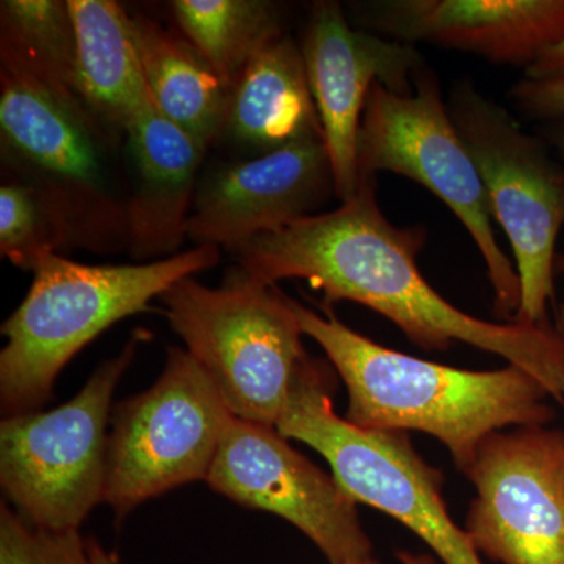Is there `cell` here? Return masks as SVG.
<instances>
[{
  "label": "cell",
  "instance_id": "6da1fadb",
  "mask_svg": "<svg viewBox=\"0 0 564 564\" xmlns=\"http://www.w3.org/2000/svg\"><path fill=\"white\" fill-rule=\"evenodd\" d=\"M375 180L332 212L263 232L236 251L239 269L262 284L306 280L326 302L348 300L383 315L426 351L454 343L492 352L525 370L564 404V340L549 323H494L463 313L422 276L425 229L399 228L377 203Z\"/></svg>",
  "mask_w": 564,
  "mask_h": 564
},
{
  "label": "cell",
  "instance_id": "7a4b0ae2",
  "mask_svg": "<svg viewBox=\"0 0 564 564\" xmlns=\"http://www.w3.org/2000/svg\"><path fill=\"white\" fill-rule=\"evenodd\" d=\"M304 336L321 345L348 392L347 421L381 432H422L448 448L466 474L486 437L507 426H545L551 393L525 370L455 369L423 361L352 332L326 310L293 300Z\"/></svg>",
  "mask_w": 564,
  "mask_h": 564
},
{
  "label": "cell",
  "instance_id": "3957f363",
  "mask_svg": "<svg viewBox=\"0 0 564 564\" xmlns=\"http://www.w3.org/2000/svg\"><path fill=\"white\" fill-rule=\"evenodd\" d=\"M218 261L220 248L209 245L139 265H87L47 256L33 270L28 295L2 326L3 417L39 411L77 352L115 323L147 311L176 282Z\"/></svg>",
  "mask_w": 564,
  "mask_h": 564
},
{
  "label": "cell",
  "instance_id": "277c9868",
  "mask_svg": "<svg viewBox=\"0 0 564 564\" xmlns=\"http://www.w3.org/2000/svg\"><path fill=\"white\" fill-rule=\"evenodd\" d=\"M328 364L304 358L276 429L310 445L356 503L369 505L408 527L443 564H485L443 497L444 478L415 452L404 432L352 425L334 411Z\"/></svg>",
  "mask_w": 564,
  "mask_h": 564
},
{
  "label": "cell",
  "instance_id": "5b68a950",
  "mask_svg": "<svg viewBox=\"0 0 564 564\" xmlns=\"http://www.w3.org/2000/svg\"><path fill=\"white\" fill-rule=\"evenodd\" d=\"M185 344L231 413L276 426L307 352L293 300L234 270L220 288L184 278L161 296Z\"/></svg>",
  "mask_w": 564,
  "mask_h": 564
},
{
  "label": "cell",
  "instance_id": "8992f818",
  "mask_svg": "<svg viewBox=\"0 0 564 564\" xmlns=\"http://www.w3.org/2000/svg\"><path fill=\"white\" fill-rule=\"evenodd\" d=\"M137 347L139 340L132 339L106 359L69 402L2 419L3 500L29 524L52 532L80 530L102 503L113 395Z\"/></svg>",
  "mask_w": 564,
  "mask_h": 564
},
{
  "label": "cell",
  "instance_id": "52a82bcc",
  "mask_svg": "<svg viewBox=\"0 0 564 564\" xmlns=\"http://www.w3.org/2000/svg\"><path fill=\"white\" fill-rule=\"evenodd\" d=\"M356 163L361 180L377 177L378 172L400 174L447 204L484 256L496 314L514 322L521 282L497 242L484 182L432 70L423 68L415 74L410 95H397L381 82L373 85L364 107Z\"/></svg>",
  "mask_w": 564,
  "mask_h": 564
},
{
  "label": "cell",
  "instance_id": "ba28073f",
  "mask_svg": "<svg viewBox=\"0 0 564 564\" xmlns=\"http://www.w3.org/2000/svg\"><path fill=\"white\" fill-rule=\"evenodd\" d=\"M232 417L202 364L170 347L158 381L111 410L102 503L122 521L148 500L206 481Z\"/></svg>",
  "mask_w": 564,
  "mask_h": 564
},
{
  "label": "cell",
  "instance_id": "9c48e42d",
  "mask_svg": "<svg viewBox=\"0 0 564 564\" xmlns=\"http://www.w3.org/2000/svg\"><path fill=\"white\" fill-rule=\"evenodd\" d=\"M447 110L484 182L491 215L513 248L521 282L514 322L544 325L564 225V165L470 84L456 85Z\"/></svg>",
  "mask_w": 564,
  "mask_h": 564
},
{
  "label": "cell",
  "instance_id": "30bf717a",
  "mask_svg": "<svg viewBox=\"0 0 564 564\" xmlns=\"http://www.w3.org/2000/svg\"><path fill=\"white\" fill-rule=\"evenodd\" d=\"M477 497L467 536L500 564H564V433L545 426L496 432L466 474Z\"/></svg>",
  "mask_w": 564,
  "mask_h": 564
},
{
  "label": "cell",
  "instance_id": "8fae6325",
  "mask_svg": "<svg viewBox=\"0 0 564 564\" xmlns=\"http://www.w3.org/2000/svg\"><path fill=\"white\" fill-rule=\"evenodd\" d=\"M206 484L242 507L280 516L313 541L329 564L375 558L358 503L274 425L234 415Z\"/></svg>",
  "mask_w": 564,
  "mask_h": 564
},
{
  "label": "cell",
  "instance_id": "7c38bea8",
  "mask_svg": "<svg viewBox=\"0 0 564 564\" xmlns=\"http://www.w3.org/2000/svg\"><path fill=\"white\" fill-rule=\"evenodd\" d=\"M307 80L332 162L334 191L347 202L361 185L356 147L364 107L377 82L397 95L414 90L423 69L413 44L355 31L337 2L315 3L302 46Z\"/></svg>",
  "mask_w": 564,
  "mask_h": 564
},
{
  "label": "cell",
  "instance_id": "4fadbf2b",
  "mask_svg": "<svg viewBox=\"0 0 564 564\" xmlns=\"http://www.w3.org/2000/svg\"><path fill=\"white\" fill-rule=\"evenodd\" d=\"M334 191L325 140H306L212 174L195 193L187 237L236 252L263 232L314 215Z\"/></svg>",
  "mask_w": 564,
  "mask_h": 564
},
{
  "label": "cell",
  "instance_id": "5bb4252c",
  "mask_svg": "<svg viewBox=\"0 0 564 564\" xmlns=\"http://www.w3.org/2000/svg\"><path fill=\"white\" fill-rule=\"evenodd\" d=\"M362 10V21L392 40L525 69L564 39V0H389Z\"/></svg>",
  "mask_w": 564,
  "mask_h": 564
},
{
  "label": "cell",
  "instance_id": "9a60e30c",
  "mask_svg": "<svg viewBox=\"0 0 564 564\" xmlns=\"http://www.w3.org/2000/svg\"><path fill=\"white\" fill-rule=\"evenodd\" d=\"M0 62V129L7 150L43 174L51 182L46 188L69 206L70 195H98L106 181L90 110L17 63Z\"/></svg>",
  "mask_w": 564,
  "mask_h": 564
},
{
  "label": "cell",
  "instance_id": "2e32d148",
  "mask_svg": "<svg viewBox=\"0 0 564 564\" xmlns=\"http://www.w3.org/2000/svg\"><path fill=\"white\" fill-rule=\"evenodd\" d=\"M126 135L135 166V188L126 210L129 239L139 258H159L187 237L195 176L207 150L155 107Z\"/></svg>",
  "mask_w": 564,
  "mask_h": 564
},
{
  "label": "cell",
  "instance_id": "e0dca14e",
  "mask_svg": "<svg viewBox=\"0 0 564 564\" xmlns=\"http://www.w3.org/2000/svg\"><path fill=\"white\" fill-rule=\"evenodd\" d=\"M223 132L258 155L325 140L302 47L282 35L252 58L232 87Z\"/></svg>",
  "mask_w": 564,
  "mask_h": 564
},
{
  "label": "cell",
  "instance_id": "ac0fdd59",
  "mask_svg": "<svg viewBox=\"0 0 564 564\" xmlns=\"http://www.w3.org/2000/svg\"><path fill=\"white\" fill-rule=\"evenodd\" d=\"M76 31L77 88L96 120L128 132L144 111L154 107L132 18L111 0H69Z\"/></svg>",
  "mask_w": 564,
  "mask_h": 564
},
{
  "label": "cell",
  "instance_id": "d6986e66",
  "mask_svg": "<svg viewBox=\"0 0 564 564\" xmlns=\"http://www.w3.org/2000/svg\"><path fill=\"white\" fill-rule=\"evenodd\" d=\"M141 68L155 110L209 148L225 129L232 87L187 39L132 18Z\"/></svg>",
  "mask_w": 564,
  "mask_h": 564
},
{
  "label": "cell",
  "instance_id": "ffe728a7",
  "mask_svg": "<svg viewBox=\"0 0 564 564\" xmlns=\"http://www.w3.org/2000/svg\"><path fill=\"white\" fill-rule=\"evenodd\" d=\"M174 18L221 79L234 87L252 58L281 39L280 9L262 0H176Z\"/></svg>",
  "mask_w": 564,
  "mask_h": 564
},
{
  "label": "cell",
  "instance_id": "44dd1931",
  "mask_svg": "<svg viewBox=\"0 0 564 564\" xmlns=\"http://www.w3.org/2000/svg\"><path fill=\"white\" fill-rule=\"evenodd\" d=\"M0 31V58L17 63L54 90L82 101L76 31L68 2L3 0Z\"/></svg>",
  "mask_w": 564,
  "mask_h": 564
},
{
  "label": "cell",
  "instance_id": "7402d4cb",
  "mask_svg": "<svg viewBox=\"0 0 564 564\" xmlns=\"http://www.w3.org/2000/svg\"><path fill=\"white\" fill-rule=\"evenodd\" d=\"M69 204L40 184L7 182L0 188V252L22 270H35L73 236Z\"/></svg>",
  "mask_w": 564,
  "mask_h": 564
},
{
  "label": "cell",
  "instance_id": "603a6c76",
  "mask_svg": "<svg viewBox=\"0 0 564 564\" xmlns=\"http://www.w3.org/2000/svg\"><path fill=\"white\" fill-rule=\"evenodd\" d=\"M0 564H93L80 530L52 532L22 519L3 500L0 507Z\"/></svg>",
  "mask_w": 564,
  "mask_h": 564
},
{
  "label": "cell",
  "instance_id": "cb8c5ba5",
  "mask_svg": "<svg viewBox=\"0 0 564 564\" xmlns=\"http://www.w3.org/2000/svg\"><path fill=\"white\" fill-rule=\"evenodd\" d=\"M519 109L541 120H564V79H522L511 90Z\"/></svg>",
  "mask_w": 564,
  "mask_h": 564
},
{
  "label": "cell",
  "instance_id": "d4e9b609",
  "mask_svg": "<svg viewBox=\"0 0 564 564\" xmlns=\"http://www.w3.org/2000/svg\"><path fill=\"white\" fill-rule=\"evenodd\" d=\"M525 79L555 80L564 79V39L555 46L549 47L525 69Z\"/></svg>",
  "mask_w": 564,
  "mask_h": 564
},
{
  "label": "cell",
  "instance_id": "484cf974",
  "mask_svg": "<svg viewBox=\"0 0 564 564\" xmlns=\"http://www.w3.org/2000/svg\"><path fill=\"white\" fill-rule=\"evenodd\" d=\"M88 547H90L93 564H120L117 556L106 551L102 544L96 541L95 538H88Z\"/></svg>",
  "mask_w": 564,
  "mask_h": 564
},
{
  "label": "cell",
  "instance_id": "4316f807",
  "mask_svg": "<svg viewBox=\"0 0 564 564\" xmlns=\"http://www.w3.org/2000/svg\"><path fill=\"white\" fill-rule=\"evenodd\" d=\"M400 563L402 564H440L433 556L426 554H411V552H399ZM355 564H380L377 560H369V562L355 563Z\"/></svg>",
  "mask_w": 564,
  "mask_h": 564
},
{
  "label": "cell",
  "instance_id": "83f0119b",
  "mask_svg": "<svg viewBox=\"0 0 564 564\" xmlns=\"http://www.w3.org/2000/svg\"><path fill=\"white\" fill-rule=\"evenodd\" d=\"M555 147L558 148L560 155H562L564 163V124L562 126V128L556 129ZM555 265L556 269L560 270V272H564V254L560 256V258H556Z\"/></svg>",
  "mask_w": 564,
  "mask_h": 564
},
{
  "label": "cell",
  "instance_id": "f1b7e54d",
  "mask_svg": "<svg viewBox=\"0 0 564 564\" xmlns=\"http://www.w3.org/2000/svg\"><path fill=\"white\" fill-rule=\"evenodd\" d=\"M556 332L560 333V336H562V339L564 340V302L558 311V322H556Z\"/></svg>",
  "mask_w": 564,
  "mask_h": 564
}]
</instances>
